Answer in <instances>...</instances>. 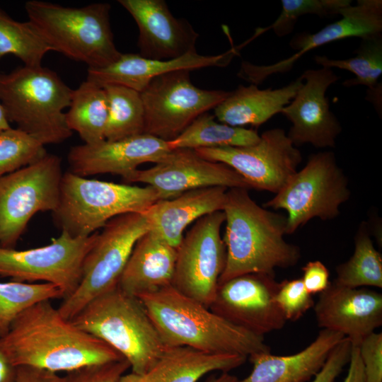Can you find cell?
<instances>
[{
  "label": "cell",
  "mask_w": 382,
  "mask_h": 382,
  "mask_svg": "<svg viewBox=\"0 0 382 382\" xmlns=\"http://www.w3.org/2000/svg\"><path fill=\"white\" fill-rule=\"evenodd\" d=\"M336 283L347 287H382V257L374 248L366 225L361 224L354 241V251L336 267Z\"/></svg>",
  "instance_id": "obj_32"
},
{
  "label": "cell",
  "mask_w": 382,
  "mask_h": 382,
  "mask_svg": "<svg viewBox=\"0 0 382 382\" xmlns=\"http://www.w3.org/2000/svg\"><path fill=\"white\" fill-rule=\"evenodd\" d=\"M349 197L347 178L334 153L321 151L311 154L305 166L263 207L284 209L286 234H291L313 218H335Z\"/></svg>",
  "instance_id": "obj_8"
},
{
  "label": "cell",
  "mask_w": 382,
  "mask_h": 382,
  "mask_svg": "<svg viewBox=\"0 0 382 382\" xmlns=\"http://www.w3.org/2000/svg\"><path fill=\"white\" fill-rule=\"evenodd\" d=\"M313 307L319 327L343 335L354 345L382 325V294L366 287L344 286L333 280Z\"/></svg>",
  "instance_id": "obj_20"
},
{
  "label": "cell",
  "mask_w": 382,
  "mask_h": 382,
  "mask_svg": "<svg viewBox=\"0 0 382 382\" xmlns=\"http://www.w3.org/2000/svg\"><path fill=\"white\" fill-rule=\"evenodd\" d=\"M351 349L352 342L345 337L332 349L311 382H333L349 361Z\"/></svg>",
  "instance_id": "obj_40"
},
{
  "label": "cell",
  "mask_w": 382,
  "mask_h": 382,
  "mask_svg": "<svg viewBox=\"0 0 382 382\" xmlns=\"http://www.w3.org/2000/svg\"><path fill=\"white\" fill-rule=\"evenodd\" d=\"M11 126L8 122L4 109L0 103V132L10 128Z\"/></svg>",
  "instance_id": "obj_47"
},
{
  "label": "cell",
  "mask_w": 382,
  "mask_h": 382,
  "mask_svg": "<svg viewBox=\"0 0 382 382\" xmlns=\"http://www.w3.org/2000/svg\"><path fill=\"white\" fill-rule=\"evenodd\" d=\"M303 84L282 110L291 123L286 134L296 146L310 144L316 148H332L342 132L340 122L330 109L325 93L340 79L331 69H307Z\"/></svg>",
  "instance_id": "obj_18"
},
{
  "label": "cell",
  "mask_w": 382,
  "mask_h": 382,
  "mask_svg": "<svg viewBox=\"0 0 382 382\" xmlns=\"http://www.w3.org/2000/svg\"><path fill=\"white\" fill-rule=\"evenodd\" d=\"M190 71L177 70L152 79L140 92L144 110V133L169 141L201 115L214 109L230 94L195 86Z\"/></svg>",
  "instance_id": "obj_11"
},
{
  "label": "cell",
  "mask_w": 382,
  "mask_h": 382,
  "mask_svg": "<svg viewBox=\"0 0 382 382\" xmlns=\"http://www.w3.org/2000/svg\"><path fill=\"white\" fill-rule=\"evenodd\" d=\"M63 174L61 158L47 153L0 178V247L15 248L35 214L57 209Z\"/></svg>",
  "instance_id": "obj_10"
},
{
  "label": "cell",
  "mask_w": 382,
  "mask_h": 382,
  "mask_svg": "<svg viewBox=\"0 0 382 382\" xmlns=\"http://www.w3.org/2000/svg\"><path fill=\"white\" fill-rule=\"evenodd\" d=\"M275 301L286 320L292 321L299 320L314 306L313 297L301 278L280 282Z\"/></svg>",
  "instance_id": "obj_37"
},
{
  "label": "cell",
  "mask_w": 382,
  "mask_h": 382,
  "mask_svg": "<svg viewBox=\"0 0 382 382\" xmlns=\"http://www.w3.org/2000/svg\"><path fill=\"white\" fill-rule=\"evenodd\" d=\"M303 283L307 291L312 294L323 291L329 285L330 273L319 260L310 261L302 268Z\"/></svg>",
  "instance_id": "obj_41"
},
{
  "label": "cell",
  "mask_w": 382,
  "mask_h": 382,
  "mask_svg": "<svg viewBox=\"0 0 382 382\" xmlns=\"http://www.w3.org/2000/svg\"><path fill=\"white\" fill-rule=\"evenodd\" d=\"M71 320L116 350L137 374L150 370L166 347L141 301L118 286L95 297Z\"/></svg>",
  "instance_id": "obj_4"
},
{
  "label": "cell",
  "mask_w": 382,
  "mask_h": 382,
  "mask_svg": "<svg viewBox=\"0 0 382 382\" xmlns=\"http://www.w3.org/2000/svg\"><path fill=\"white\" fill-rule=\"evenodd\" d=\"M135 21L139 54L154 59H172L195 52L199 37L191 24L173 16L163 0H119Z\"/></svg>",
  "instance_id": "obj_21"
},
{
  "label": "cell",
  "mask_w": 382,
  "mask_h": 382,
  "mask_svg": "<svg viewBox=\"0 0 382 382\" xmlns=\"http://www.w3.org/2000/svg\"><path fill=\"white\" fill-rule=\"evenodd\" d=\"M238 378L228 372H223L221 375L215 377L208 382H237Z\"/></svg>",
  "instance_id": "obj_46"
},
{
  "label": "cell",
  "mask_w": 382,
  "mask_h": 382,
  "mask_svg": "<svg viewBox=\"0 0 382 382\" xmlns=\"http://www.w3.org/2000/svg\"><path fill=\"white\" fill-rule=\"evenodd\" d=\"M15 382H64L57 373L28 366L17 368Z\"/></svg>",
  "instance_id": "obj_42"
},
{
  "label": "cell",
  "mask_w": 382,
  "mask_h": 382,
  "mask_svg": "<svg viewBox=\"0 0 382 382\" xmlns=\"http://www.w3.org/2000/svg\"><path fill=\"white\" fill-rule=\"evenodd\" d=\"M150 230L143 213L117 216L102 228L83 263L81 282L58 310L71 320L89 301L118 284L137 241Z\"/></svg>",
  "instance_id": "obj_9"
},
{
  "label": "cell",
  "mask_w": 382,
  "mask_h": 382,
  "mask_svg": "<svg viewBox=\"0 0 382 382\" xmlns=\"http://www.w3.org/2000/svg\"><path fill=\"white\" fill-rule=\"evenodd\" d=\"M166 198L151 186L88 179L70 171L63 174L59 203L52 212L55 225L73 237L88 236L112 218L144 213Z\"/></svg>",
  "instance_id": "obj_7"
},
{
  "label": "cell",
  "mask_w": 382,
  "mask_h": 382,
  "mask_svg": "<svg viewBox=\"0 0 382 382\" xmlns=\"http://www.w3.org/2000/svg\"><path fill=\"white\" fill-rule=\"evenodd\" d=\"M117 382H159L151 370L144 374L131 372L124 374L120 376Z\"/></svg>",
  "instance_id": "obj_45"
},
{
  "label": "cell",
  "mask_w": 382,
  "mask_h": 382,
  "mask_svg": "<svg viewBox=\"0 0 382 382\" xmlns=\"http://www.w3.org/2000/svg\"><path fill=\"white\" fill-rule=\"evenodd\" d=\"M56 299H64V294L50 283L0 282V337L24 310L36 303Z\"/></svg>",
  "instance_id": "obj_34"
},
{
  "label": "cell",
  "mask_w": 382,
  "mask_h": 382,
  "mask_svg": "<svg viewBox=\"0 0 382 382\" xmlns=\"http://www.w3.org/2000/svg\"><path fill=\"white\" fill-rule=\"evenodd\" d=\"M222 211L197 219L177 248L172 286L209 308L226 265V246L221 236Z\"/></svg>",
  "instance_id": "obj_13"
},
{
  "label": "cell",
  "mask_w": 382,
  "mask_h": 382,
  "mask_svg": "<svg viewBox=\"0 0 382 382\" xmlns=\"http://www.w3.org/2000/svg\"><path fill=\"white\" fill-rule=\"evenodd\" d=\"M232 47L225 53L217 55H202L195 52L172 59H154L139 54H122L112 64L103 68H88L86 80L104 86L109 84L123 86L141 92L154 78L177 70H189L226 66L238 54Z\"/></svg>",
  "instance_id": "obj_22"
},
{
  "label": "cell",
  "mask_w": 382,
  "mask_h": 382,
  "mask_svg": "<svg viewBox=\"0 0 382 382\" xmlns=\"http://www.w3.org/2000/svg\"><path fill=\"white\" fill-rule=\"evenodd\" d=\"M357 346L366 382H382V333L369 334Z\"/></svg>",
  "instance_id": "obj_39"
},
{
  "label": "cell",
  "mask_w": 382,
  "mask_h": 382,
  "mask_svg": "<svg viewBox=\"0 0 382 382\" xmlns=\"http://www.w3.org/2000/svg\"><path fill=\"white\" fill-rule=\"evenodd\" d=\"M65 112L68 127L76 132L84 144H93L105 140L108 108L103 87L86 80L73 94Z\"/></svg>",
  "instance_id": "obj_28"
},
{
  "label": "cell",
  "mask_w": 382,
  "mask_h": 382,
  "mask_svg": "<svg viewBox=\"0 0 382 382\" xmlns=\"http://www.w3.org/2000/svg\"><path fill=\"white\" fill-rule=\"evenodd\" d=\"M248 189L228 188L222 212L226 265L219 284L250 273L274 275L275 268L294 266L298 246L287 243L286 217L259 206Z\"/></svg>",
  "instance_id": "obj_2"
},
{
  "label": "cell",
  "mask_w": 382,
  "mask_h": 382,
  "mask_svg": "<svg viewBox=\"0 0 382 382\" xmlns=\"http://www.w3.org/2000/svg\"><path fill=\"white\" fill-rule=\"evenodd\" d=\"M260 139L253 129L231 126L205 112L195 120L180 135L168 141L170 149L245 146Z\"/></svg>",
  "instance_id": "obj_29"
},
{
  "label": "cell",
  "mask_w": 382,
  "mask_h": 382,
  "mask_svg": "<svg viewBox=\"0 0 382 382\" xmlns=\"http://www.w3.org/2000/svg\"><path fill=\"white\" fill-rule=\"evenodd\" d=\"M341 18L328 24L315 33L295 35L289 45L297 52L292 56L269 65H257L243 61L238 76L251 84L259 85L268 76L289 71L303 54L326 44L349 37L361 39L381 34L382 1L358 0L342 8Z\"/></svg>",
  "instance_id": "obj_17"
},
{
  "label": "cell",
  "mask_w": 382,
  "mask_h": 382,
  "mask_svg": "<svg viewBox=\"0 0 382 382\" xmlns=\"http://www.w3.org/2000/svg\"><path fill=\"white\" fill-rule=\"evenodd\" d=\"M98 233L73 237L61 231L47 245L23 250L0 247V277L18 282L54 284L65 299L78 287L83 260Z\"/></svg>",
  "instance_id": "obj_12"
},
{
  "label": "cell",
  "mask_w": 382,
  "mask_h": 382,
  "mask_svg": "<svg viewBox=\"0 0 382 382\" xmlns=\"http://www.w3.org/2000/svg\"><path fill=\"white\" fill-rule=\"evenodd\" d=\"M103 87L108 108L105 139L116 141L144 133V110L140 93L120 85Z\"/></svg>",
  "instance_id": "obj_30"
},
{
  "label": "cell",
  "mask_w": 382,
  "mask_h": 382,
  "mask_svg": "<svg viewBox=\"0 0 382 382\" xmlns=\"http://www.w3.org/2000/svg\"><path fill=\"white\" fill-rule=\"evenodd\" d=\"M303 84L299 76L288 85L273 89L240 85L214 110L219 122L233 126L258 127L278 113L294 98Z\"/></svg>",
  "instance_id": "obj_26"
},
{
  "label": "cell",
  "mask_w": 382,
  "mask_h": 382,
  "mask_svg": "<svg viewBox=\"0 0 382 382\" xmlns=\"http://www.w3.org/2000/svg\"><path fill=\"white\" fill-rule=\"evenodd\" d=\"M246 359L239 354H213L187 346H166L151 369L159 382H197L212 371L228 372Z\"/></svg>",
  "instance_id": "obj_27"
},
{
  "label": "cell",
  "mask_w": 382,
  "mask_h": 382,
  "mask_svg": "<svg viewBox=\"0 0 382 382\" xmlns=\"http://www.w3.org/2000/svg\"><path fill=\"white\" fill-rule=\"evenodd\" d=\"M176 255L177 248L149 230L134 245L118 287L139 297L172 285Z\"/></svg>",
  "instance_id": "obj_25"
},
{
  "label": "cell",
  "mask_w": 382,
  "mask_h": 382,
  "mask_svg": "<svg viewBox=\"0 0 382 382\" xmlns=\"http://www.w3.org/2000/svg\"><path fill=\"white\" fill-rule=\"evenodd\" d=\"M130 368L125 359L86 366L66 373L64 382H117L122 375Z\"/></svg>",
  "instance_id": "obj_38"
},
{
  "label": "cell",
  "mask_w": 382,
  "mask_h": 382,
  "mask_svg": "<svg viewBox=\"0 0 382 382\" xmlns=\"http://www.w3.org/2000/svg\"><path fill=\"white\" fill-rule=\"evenodd\" d=\"M126 184L151 186L166 199L194 189L224 187L250 190L245 180L227 165L201 157L194 149H172L148 169L136 170L122 178Z\"/></svg>",
  "instance_id": "obj_16"
},
{
  "label": "cell",
  "mask_w": 382,
  "mask_h": 382,
  "mask_svg": "<svg viewBox=\"0 0 382 382\" xmlns=\"http://www.w3.org/2000/svg\"><path fill=\"white\" fill-rule=\"evenodd\" d=\"M17 368L0 345V382H15Z\"/></svg>",
  "instance_id": "obj_44"
},
{
  "label": "cell",
  "mask_w": 382,
  "mask_h": 382,
  "mask_svg": "<svg viewBox=\"0 0 382 382\" xmlns=\"http://www.w3.org/2000/svg\"><path fill=\"white\" fill-rule=\"evenodd\" d=\"M166 346L245 357L270 352L264 337L232 324L172 285L138 297Z\"/></svg>",
  "instance_id": "obj_3"
},
{
  "label": "cell",
  "mask_w": 382,
  "mask_h": 382,
  "mask_svg": "<svg viewBox=\"0 0 382 382\" xmlns=\"http://www.w3.org/2000/svg\"><path fill=\"white\" fill-rule=\"evenodd\" d=\"M279 283L274 275L250 273L219 284L209 308L232 324L262 336L286 321L275 301Z\"/></svg>",
  "instance_id": "obj_15"
},
{
  "label": "cell",
  "mask_w": 382,
  "mask_h": 382,
  "mask_svg": "<svg viewBox=\"0 0 382 382\" xmlns=\"http://www.w3.org/2000/svg\"><path fill=\"white\" fill-rule=\"evenodd\" d=\"M0 345L15 366L55 373L124 359L64 318L50 300L36 303L18 315L0 337Z\"/></svg>",
  "instance_id": "obj_1"
},
{
  "label": "cell",
  "mask_w": 382,
  "mask_h": 382,
  "mask_svg": "<svg viewBox=\"0 0 382 382\" xmlns=\"http://www.w3.org/2000/svg\"><path fill=\"white\" fill-rule=\"evenodd\" d=\"M50 51L51 47L30 22L14 20L0 7V60L12 54L24 65L38 66Z\"/></svg>",
  "instance_id": "obj_33"
},
{
  "label": "cell",
  "mask_w": 382,
  "mask_h": 382,
  "mask_svg": "<svg viewBox=\"0 0 382 382\" xmlns=\"http://www.w3.org/2000/svg\"><path fill=\"white\" fill-rule=\"evenodd\" d=\"M356 52L354 57L348 59H335L316 55L314 60L323 68H337L352 73L355 77L345 81L342 85L345 87L363 85L369 88L367 92L381 88V83L378 80L382 74V35L361 39Z\"/></svg>",
  "instance_id": "obj_31"
},
{
  "label": "cell",
  "mask_w": 382,
  "mask_h": 382,
  "mask_svg": "<svg viewBox=\"0 0 382 382\" xmlns=\"http://www.w3.org/2000/svg\"><path fill=\"white\" fill-rule=\"evenodd\" d=\"M46 154L44 144L11 127L0 132V178L37 161Z\"/></svg>",
  "instance_id": "obj_35"
},
{
  "label": "cell",
  "mask_w": 382,
  "mask_h": 382,
  "mask_svg": "<svg viewBox=\"0 0 382 382\" xmlns=\"http://www.w3.org/2000/svg\"><path fill=\"white\" fill-rule=\"evenodd\" d=\"M227 190L224 187L191 190L157 201L143 214L150 230L177 248L190 224L207 214L223 210Z\"/></svg>",
  "instance_id": "obj_23"
},
{
  "label": "cell",
  "mask_w": 382,
  "mask_h": 382,
  "mask_svg": "<svg viewBox=\"0 0 382 382\" xmlns=\"http://www.w3.org/2000/svg\"><path fill=\"white\" fill-rule=\"evenodd\" d=\"M172 149L168 141L146 133L93 144L72 146L67 160L70 172L81 177L114 174L125 178L145 163H156Z\"/></svg>",
  "instance_id": "obj_19"
},
{
  "label": "cell",
  "mask_w": 382,
  "mask_h": 382,
  "mask_svg": "<svg viewBox=\"0 0 382 382\" xmlns=\"http://www.w3.org/2000/svg\"><path fill=\"white\" fill-rule=\"evenodd\" d=\"M73 91L42 65L0 73V103L8 122L44 145L62 143L72 135L64 110L69 107Z\"/></svg>",
  "instance_id": "obj_5"
},
{
  "label": "cell",
  "mask_w": 382,
  "mask_h": 382,
  "mask_svg": "<svg viewBox=\"0 0 382 382\" xmlns=\"http://www.w3.org/2000/svg\"><path fill=\"white\" fill-rule=\"evenodd\" d=\"M349 366L347 376L342 382H366L364 365L357 345L352 344Z\"/></svg>",
  "instance_id": "obj_43"
},
{
  "label": "cell",
  "mask_w": 382,
  "mask_h": 382,
  "mask_svg": "<svg viewBox=\"0 0 382 382\" xmlns=\"http://www.w3.org/2000/svg\"><path fill=\"white\" fill-rule=\"evenodd\" d=\"M352 4L349 0H282V11L268 27L259 28L255 36L272 29L278 37L290 34L298 19L308 14L319 17L339 15L342 8Z\"/></svg>",
  "instance_id": "obj_36"
},
{
  "label": "cell",
  "mask_w": 382,
  "mask_h": 382,
  "mask_svg": "<svg viewBox=\"0 0 382 382\" xmlns=\"http://www.w3.org/2000/svg\"><path fill=\"white\" fill-rule=\"evenodd\" d=\"M345 337L323 329L313 342L296 354H254L249 357L253 364L251 373L237 382H306L321 369L332 349Z\"/></svg>",
  "instance_id": "obj_24"
},
{
  "label": "cell",
  "mask_w": 382,
  "mask_h": 382,
  "mask_svg": "<svg viewBox=\"0 0 382 382\" xmlns=\"http://www.w3.org/2000/svg\"><path fill=\"white\" fill-rule=\"evenodd\" d=\"M110 8L108 3L81 7L40 0L25 4L28 21L52 51L93 69L112 64L122 54L115 45Z\"/></svg>",
  "instance_id": "obj_6"
},
{
  "label": "cell",
  "mask_w": 382,
  "mask_h": 382,
  "mask_svg": "<svg viewBox=\"0 0 382 382\" xmlns=\"http://www.w3.org/2000/svg\"><path fill=\"white\" fill-rule=\"evenodd\" d=\"M194 150L205 159L231 167L250 189L274 194L297 172L302 161L301 151L281 128L264 132L252 145Z\"/></svg>",
  "instance_id": "obj_14"
}]
</instances>
